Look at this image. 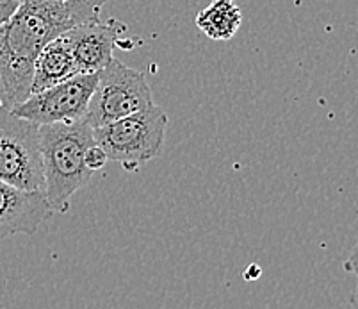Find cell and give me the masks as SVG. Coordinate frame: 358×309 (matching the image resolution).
I'll return each instance as SVG.
<instances>
[{"label": "cell", "mask_w": 358, "mask_h": 309, "mask_svg": "<svg viewBox=\"0 0 358 309\" xmlns=\"http://www.w3.org/2000/svg\"><path fill=\"white\" fill-rule=\"evenodd\" d=\"M127 32L123 22L109 18V20H91L75 25L64 32L73 54L75 64L79 74H95L100 71L110 60L116 45L122 43V34Z\"/></svg>", "instance_id": "cell-7"}, {"label": "cell", "mask_w": 358, "mask_h": 309, "mask_svg": "<svg viewBox=\"0 0 358 309\" xmlns=\"http://www.w3.org/2000/svg\"><path fill=\"white\" fill-rule=\"evenodd\" d=\"M55 2L66 9L75 25H79L100 18V11L107 0H55Z\"/></svg>", "instance_id": "cell-11"}, {"label": "cell", "mask_w": 358, "mask_h": 309, "mask_svg": "<svg viewBox=\"0 0 358 309\" xmlns=\"http://www.w3.org/2000/svg\"><path fill=\"white\" fill-rule=\"evenodd\" d=\"M260 274H262V268L259 265H250L243 275L246 281H255V279L260 277Z\"/></svg>", "instance_id": "cell-15"}, {"label": "cell", "mask_w": 358, "mask_h": 309, "mask_svg": "<svg viewBox=\"0 0 358 309\" xmlns=\"http://www.w3.org/2000/svg\"><path fill=\"white\" fill-rule=\"evenodd\" d=\"M84 161H86V167L87 170H91L93 174L99 170H102L103 167L107 165V161H109V158H107L106 151H103L100 145H96V143H93L90 149L86 151V156H84Z\"/></svg>", "instance_id": "cell-12"}, {"label": "cell", "mask_w": 358, "mask_h": 309, "mask_svg": "<svg viewBox=\"0 0 358 309\" xmlns=\"http://www.w3.org/2000/svg\"><path fill=\"white\" fill-rule=\"evenodd\" d=\"M96 83H99V71L75 74L63 83L32 93L27 100L11 107V113L36 125L79 122L86 118L87 106L95 92Z\"/></svg>", "instance_id": "cell-6"}, {"label": "cell", "mask_w": 358, "mask_h": 309, "mask_svg": "<svg viewBox=\"0 0 358 309\" xmlns=\"http://www.w3.org/2000/svg\"><path fill=\"white\" fill-rule=\"evenodd\" d=\"M0 107H6V95H4V88L0 84Z\"/></svg>", "instance_id": "cell-17"}, {"label": "cell", "mask_w": 358, "mask_h": 309, "mask_svg": "<svg viewBox=\"0 0 358 309\" xmlns=\"http://www.w3.org/2000/svg\"><path fill=\"white\" fill-rule=\"evenodd\" d=\"M41 191H24L0 181V242L16 234H36L54 217Z\"/></svg>", "instance_id": "cell-8"}, {"label": "cell", "mask_w": 358, "mask_h": 309, "mask_svg": "<svg viewBox=\"0 0 358 309\" xmlns=\"http://www.w3.org/2000/svg\"><path fill=\"white\" fill-rule=\"evenodd\" d=\"M343 266H344V270H346V272H350V274L357 275V277H358V242L355 243V247L351 249L350 256H348Z\"/></svg>", "instance_id": "cell-14"}, {"label": "cell", "mask_w": 358, "mask_h": 309, "mask_svg": "<svg viewBox=\"0 0 358 309\" xmlns=\"http://www.w3.org/2000/svg\"><path fill=\"white\" fill-rule=\"evenodd\" d=\"M93 127L86 118L73 123L40 125V151L45 172V197L55 214L70 211V200L93 177L84 156L93 145Z\"/></svg>", "instance_id": "cell-2"}, {"label": "cell", "mask_w": 358, "mask_h": 309, "mask_svg": "<svg viewBox=\"0 0 358 309\" xmlns=\"http://www.w3.org/2000/svg\"><path fill=\"white\" fill-rule=\"evenodd\" d=\"M241 24L243 15L234 0H214L196 16L198 31L214 41H227L234 38Z\"/></svg>", "instance_id": "cell-10"}, {"label": "cell", "mask_w": 358, "mask_h": 309, "mask_svg": "<svg viewBox=\"0 0 358 309\" xmlns=\"http://www.w3.org/2000/svg\"><path fill=\"white\" fill-rule=\"evenodd\" d=\"M77 71L73 54L68 40L63 34L45 45L43 50L38 54L34 63V79H32V93H38L45 88H50L57 83L73 77Z\"/></svg>", "instance_id": "cell-9"}, {"label": "cell", "mask_w": 358, "mask_h": 309, "mask_svg": "<svg viewBox=\"0 0 358 309\" xmlns=\"http://www.w3.org/2000/svg\"><path fill=\"white\" fill-rule=\"evenodd\" d=\"M71 27L73 20L55 0H25L11 20L0 25V84L8 109L31 97L36 57Z\"/></svg>", "instance_id": "cell-1"}, {"label": "cell", "mask_w": 358, "mask_h": 309, "mask_svg": "<svg viewBox=\"0 0 358 309\" xmlns=\"http://www.w3.org/2000/svg\"><path fill=\"white\" fill-rule=\"evenodd\" d=\"M166 127L168 115L152 104L134 115L93 129V136L109 161L120 163L127 172H138L141 165L161 154Z\"/></svg>", "instance_id": "cell-3"}, {"label": "cell", "mask_w": 358, "mask_h": 309, "mask_svg": "<svg viewBox=\"0 0 358 309\" xmlns=\"http://www.w3.org/2000/svg\"><path fill=\"white\" fill-rule=\"evenodd\" d=\"M25 0H0V25L9 22L16 11L24 6Z\"/></svg>", "instance_id": "cell-13"}, {"label": "cell", "mask_w": 358, "mask_h": 309, "mask_svg": "<svg viewBox=\"0 0 358 309\" xmlns=\"http://www.w3.org/2000/svg\"><path fill=\"white\" fill-rule=\"evenodd\" d=\"M350 305H351V309H358V284H357V288L353 289V294H351Z\"/></svg>", "instance_id": "cell-16"}, {"label": "cell", "mask_w": 358, "mask_h": 309, "mask_svg": "<svg viewBox=\"0 0 358 309\" xmlns=\"http://www.w3.org/2000/svg\"><path fill=\"white\" fill-rule=\"evenodd\" d=\"M152 104V90L145 74L113 57L99 71V83L91 95L86 120L93 129H99L134 115Z\"/></svg>", "instance_id": "cell-5"}, {"label": "cell", "mask_w": 358, "mask_h": 309, "mask_svg": "<svg viewBox=\"0 0 358 309\" xmlns=\"http://www.w3.org/2000/svg\"><path fill=\"white\" fill-rule=\"evenodd\" d=\"M0 181L24 191L45 193L40 125L0 107Z\"/></svg>", "instance_id": "cell-4"}]
</instances>
